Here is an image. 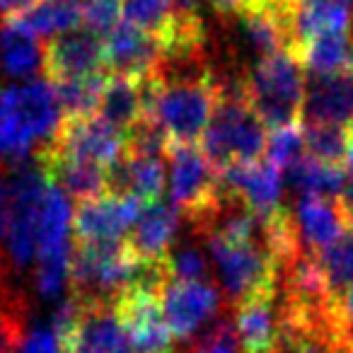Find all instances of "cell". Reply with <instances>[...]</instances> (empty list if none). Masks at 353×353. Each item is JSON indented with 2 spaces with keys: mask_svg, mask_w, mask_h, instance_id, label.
<instances>
[{
  "mask_svg": "<svg viewBox=\"0 0 353 353\" xmlns=\"http://www.w3.org/2000/svg\"><path fill=\"white\" fill-rule=\"evenodd\" d=\"M30 329V298L8 279L0 285V353H20V343Z\"/></svg>",
  "mask_w": 353,
  "mask_h": 353,
  "instance_id": "484cf974",
  "label": "cell"
},
{
  "mask_svg": "<svg viewBox=\"0 0 353 353\" xmlns=\"http://www.w3.org/2000/svg\"><path fill=\"white\" fill-rule=\"evenodd\" d=\"M107 78L109 73L102 68L88 75H78V78H61L49 80V83L54 88L63 117H92L97 114Z\"/></svg>",
  "mask_w": 353,
  "mask_h": 353,
  "instance_id": "d4e9b609",
  "label": "cell"
},
{
  "mask_svg": "<svg viewBox=\"0 0 353 353\" xmlns=\"http://www.w3.org/2000/svg\"><path fill=\"white\" fill-rule=\"evenodd\" d=\"M20 20L41 39H51L56 34H63L83 25L80 3L75 0H39L27 12H22Z\"/></svg>",
  "mask_w": 353,
  "mask_h": 353,
  "instance_id": "4316f807",
  "label": "cell"
},
{
  "mask_svg": "<svg viewBox=\"0 0 353 353\" xmlns=\"http://www.w3.org/2000/svg\"><path fill=\"white\" fill-rule=\"evenodd\" d=\"M174 20V0H123V22L162 37Z\"/></svg>",
  "mask_w": 353,
  "mask_h": 353,
  "instance_id": "1f68e13d",
  "label": "cell"
},
{
  "mask_svg": "<svg viewBox=\"0 0 353 353\" xmlns=\"http://www.w3.org/2000/svg\"><path fill=\"white\" fill-rule=\"evenodd\" d=\"M232 310L225 303L216 281H174L162 290V312L172 336L192 341L223 312Z\"/></svg>",
  "mask_w": 353,
  "mask_h": 353,
  "instance_id": "52a82bcc",
  "label": "cell"
},
{
  "mask_svg": "<svg viewBox=\"0 0 353 353\" xmlns=\"http://www.w3.org/2000/svg\"><path fill=\"white\" fill-rule=\"evenodd\" d=\"M346 235L351 237V242H353V216L348 218V223H346Z\"/></svg>",
  "mask_w": 353,
  "mask_h": 353,
  "instance_id": "b9f144b4",
  "label": "cell"
},
{
  "mask_svg": "<svg viewBox=\"0 0 353 353\" xmlns=\"http://www.w3.org/2000/svg\"><path fill=\"white\" fill-rule=\"evenodd\" d=\"M353 119V68L332 75H305L300 121L348 123Z\"/></svg>",
  "mask_w": 353,
  "mask_h": 353,
  "instance_id": "2e32d148",
  "label": "cell"
},
{
  "mask_svg": "<svg viewBox=\"0 0 353 353\" xmlns=\"http://www.w3.org/2000/svg\"><path fill=\"white\" fill-rule=\"evenodd\" d=\"M114 310L126 327L133 353H174V336L167 327L160 293L126 285L114 298Z\"/></svg>",
  "mask_w": 353,
  "mask_h": 353,
  "instance_id": "ba28073f",
  "label": "cell"
},
{
  "mask_svg": "<svg viewBox=\"0 0 353 353\" xmlns=\"http://www.w3.org/2000/svg\"><path fill=\"white\" fill-rule=\"evenodd\" d=\"M44 65V41L20 17L0 22V68L10 78L32 80Z\"/></svg>",
  "mask_w": 353,
  "mask_h": 353,
  "instance_id": "44dd1931",
  "label": "cell"
},
{
  "mask_svg": "<svg viewBox=\"0 0 353 353\" xmlns=\"http://www.w3.org/2000/svg\"><path fill=\"white\" fill-rule=\"evenodd\" d=\"M303 155H305V143H303V126L300 123L271 128L269 136H266V152H264L266 160L274 162L279 170H288Z\"/></svg>",
  "mask_w": 353,
  "mask_h": 353,
  "instance_id": "d6a6232c",
  "label": "cell"
},
{
  "mask_svg": "<svg viewBox=\"0 0 353 353\" xmlns=\"http://www.w3.org/2000/svg\"><path fill=\"white\" fill-rule=\"evenodd\" d=\"M68 261H70V245L34 252L32 283H34V290L39 298L54 300L63 293L65 283H68Z\"/></svg>",
  "mask_w": 353,
  "mask_h": 353,
  "instance_id": "f546056e",
  "label": "cell"
},
{
  "mask_svg": "<svg viewBox=\"0 0 353 353\" xmlns=\"http://www.w3.org/2000/svg\"><path fill=\"white\" fill-rule=\"evenodd\" d=\"M247 75V73H245ZM245 75H225L218 80V102L206 131L201 152L218 172L240 162L261 160L266 152V126L247 99Z\"/></svg>",
  "mask_w": 353,
  "mask_h": 353,
  "instance_id": "7a4b0ae2",
  "label": "cell"
},
{
  "mask_svg": "<svg viewBox=\"0 0 353 353\" xmlns=\"http://www.w3.org/2000/svg\"><path fill=\"white\" fill-rule=\"evenodd\" d=\"M245 88L247 99L269 131L288 123H300L305 99V70L290 51H276L254 61V65L247 68Z\"/></svg>",
  "mask_w": 353,
  "mask_h": 353,
  "instance_id": "3957f363",
  "label": "cell"
},
{
  "mask_svg": "<svg viewBox=\"0 0 353 353\" xmlns=\"http://www.w3.org/2000/svg\"><path fill=\"white\" fill-rule=\"evenodd\" d=\"M46 148H51L56 155L107 167L123 152V133L109 126L97 114H92V117H63L54 141Z\"/></svg>",
  "mask_w": 353,
  "mask_h": 353,
  "instance_id": "9c48e42d",
  "label": "cell"
},
{
  "mask_svg": "<svg viewBox=\"0 0 353 353\" xmlns=\"http://www.w3.org/2000/svg\"><path fill=\"white\" fill-rule=\"evenodd\" d=\"M300 63L314 75H332L353 68V37L348 32H324L300 49Z\"/></svg>",
  "mask_w": 353,
  "mask_h": 353,
  "instance_id": "603a6c76",
  "label": "cell"
},
{
  "mask_svg": "<svg viewBox=\"0 0 353 353\" xmlns=\"http://www.w3.org/2000/svg\"><path fill=\"white\" fill-rule=\"evenodd\" d=\"M20 353H59L51 327H30L20 343Z\"/></svg>",
  "mask_w": 353,
  "mask_h": 353,
  "instance_id": "8d00e7d4",
  "label": "cell"
},
{
  "mask_svg": "<svg viewBox=\"0 0 353 353\" xmlns=\"http://www.w3.org/2000/svg\"><path fill=\"white\" fill-rule=\"evenodd\" d=\"M162 61L160 39L128 22H119L104 37V70L131 78H145L155 73Z\"/></svg>",
  "mask_w": 353,
  "mask_h": 353,
  "instance_id": "5bb4252c",
  "label": "cell"
},
{
  "mask_svg": "<svg viewBox=\"0 0 353 353\" xmlns=\"http://www.w3.org/2000/svg\"><path fill=\"white\" fill-rule=\"evenodd\" d=\"M199 240H203L211 254L213 276L230 307L250 295L279 290V264L261 240L250 245H230L216 235H203Z\"/></svg>",
  "mask_w": 353,
  "mask_h": 353,
  "instance_id": "8992f818",
  "label": "cell"
},
{
  "mask_svg": "<svg viewBox=\"0 0 353 353\" xmlns=\"http://www.w3.org/2000/svg\"><path fill=\"white\" fill-rule=\"evenodd\" d=\"M107 172V194L112 196H131L143 206L160 201L165 192V165L157 155H128L121 152Z\"/></svg>",
  "mask_w": 353,
  "mask_h": 353,
  "instance_id": "9a60e30c",
  "label": "cell"
},
{
  "mask_svg": "<svg viewBox=\"0 0 353 353\" xmlns=\"http://www.w3.org/2000/svg\"><path fill=\"white\" fill-rule=\"evenodd\" d=\"M187 353H240L235 324H232V310L223 312L213 324H208L201 334L189 341Z\"/></svg>",
  "mask_w": 353,
  "mask_h": 353,
  "instance_id": "836d02e7",
  "label": "cell"
},
{
  "mask_svg": "<svg viewBox=\"0 0 353 353\" xmlns=\"http://www.w3.org/2000/svg\"><path fill=\"white\" fill-rule=\"evenodd\" d=\"M341 3H348V6H351V3H353V0H341Z\"/></svg>",
  "mask_w": 353,
  "mask_h": 353,
  "instance_id": "7bdbcfd3",
  "label": "cell"
},
{
  "mask_svg": "<svg viewBox=\"0 0 353 353\" xmlns=\"http://www.w3.org/2000/svg\"><path fill=\"white\" fill-rule=\"evenodd\" d=\"M39 141L20 104L17 85L0 88V170L12 172L30 162Z\"/></svg>",
  "mask_w": 353,
  "mask_h": 353,
  "instance_id": "d6986e66",
  "label": "cell"
},
{
  "mask_svg": "<svg viewBox=\"0 0 353 353\" xmlns=\"http://www.w3.org/2000/svg\"><path fill=\"white\" fill-rule=\"evenodd\" d=\"M59 353H73V351H59Z\"/></svg>",
  "mask_w": 353,
  "mask_h": 353,
  "instance_id": "f6af8a7d",
  "label": "cell"
},
{
  "mask_svg": "<svg viewBox=\"0 0 353 353\" xmlns=\"http://www.w3.org/2000/svg\"><path fill=\"white\" fill-rule=\"evenodd\" d=\"M279 290L256 293L232 307L240 353H276L279 341Z\"/></svg>",
  "mask_w": 353,
  "mask_h": 353,
  "instance_id": "e0dca14e",
  "label": "cell"
},
{
  "mask_svg": "<svg viewBox=\"0 0 353 353\" xmlns=\"http://www.w3.org/2000/svg\"><path fill=\"white\" fill-rule=\"evenodd\" d=\"M75 3H80V6H83V3H85V0H75Z\"/></svg>",
  "mask_w": 353,
  "mask_h": 353,
  "instance_id": "ee69618b",
  "label": "cell"
},
{
  "mask_svg": "<svg viewBox=\"0 0 353 353\" xmlns=\"http://www.w3.org/2000/svg\"><path fill=\"white\" fill-rule=\"evenodd\" d=\"M170 162V196L179 208L182 221L192 225L194 235H201L223 201L221 172L206 160L199 145L170 143L165 150Z\"/></svg>",
  "mask_w": 353,
  "mask_h": 353,
  "instance_id": "277c9868",
  "label": "cell"
},
{
  "mask_svg": "<svg viewBox=\"0 0 353 353\" xmlns=\"http://www.w3.org/2000/svg\"><path fill=\"white\" fill-rule=\"evenodd\" d=\"M285 172H288L290 187L298 194H310V196L339 199L343 184H346V167L319 162L310 157L307 152Z\"/></svg>",
  "mask_w": 353,
  "mask_h": 353,
  "instance_id": "cb8c5ba5",
  "label": "cell"
},
{
  "mask_svg": "<svg viewBox=\"0 0 353 353\" xmlns=\"http://www.w3.org/2000/svg\"><path fill=\"white\" fill-rule=\"evenodd\" d=\"M182 228V213L174 203L155 201L145 206L128 230V247L136 252L138 259H162L170 254L172 242Z\"/></svg>",
  "mask_w": 353,
  "mask_h": 353,
  "instance_id": "ffe728a7",
  "label": "cell"
},
{
  "mask_svg": "<svg viewBox=\"0 0 353 353\" xmlns=\"http://www.w3.org/2000/svg\"><path fill=\"white\" fill-rule=\"evenodd\" d=\"M324 271L327 279L329 293L339 295L341 290H346L348 285H353V242L348 235L339 237L336 242H332L329 247H324L319 254H314Z\"/></svg>",
  "mask_w": 353,
  "mask_h": 353,
  "instance_id": "4dcf8cb0",
  "label": "cell"
},
{
  "mask_svg": "<svg viewBox=\"0 0 353 353\" xmlns=\"http://www.w3.org/2000/svg\"><path fill=\"white\" fill-rule=\"evenodd\" d=\"M39 0H0V17H20L32 6H37Z\"/></svg>",
  "mask_w": 353,
  "mask_h": 353,
  "instance_id": "60d3db41",
  "label": "cell"
},
{
  "mask_svg": "<svg viewBox=\"0 0 353 353\" xmlns=\"http://www.w3.org/2000/svg\"><path fill=\"white\" fill-rule=\"evenodd\" d=\"M83 27L97 37H107L123 17V0H85L80 6Z\"/></svg>",
  "mask_w": 353,
  "mask_h": 353,
  "instance_id": "d590c367",
  "label": "cell"
},
{
  "mask_svg": "<svg viewBox=\"0 0 353 353\" xmlns=\"http://www.w3.org/2000/svg\"><path fill=\"white\" fill-rule=\"evenodd\" d=\"M245 3L247 0H206V6H211V10L216 12L218 20H232Z\"/></svg>",
  "mask_w": 353,
  "mask_h": 353,
  "instance_id": "ab89813d",
  "label": "cell"
},
{
  "mask_svg": "<svg viewBox=\"0 0 353 353\" xmlns=\"http://www.w3.org/2000/svg\"><path fill=\"white\" fill-rule=\"evenodd\" d=\"M70 216H73V211H70L68 196L56 184L49 182L39 218H37V250L70 245Z\"/></svg>",
  "mask_w": 353,
  "mask_h": 353,
  "instance_id": "83f0119b",
  "label": "cell"
},
{
  "mask_svg": "<svg viewBox=\"0 0 353 353\" xmlns=\"http://www.w3.org/2000/svg\"><path fill=\"white\" fill-rule=\"evenodd\" d=\"M97 117L117 131L126 133L141 117V78L117 73L109 75L99 99Z\"/></svg>",
  "mask_w": 353,
  "mask_h": 353,
  "instance_id": "7402d4cb",
  "label": "cell"
},
{
  "mask_svg": "<svg viewBox=\"0 0 353 353\" xmlns=\"http://www.w3.org/2000/svg\"><path fill=\"white\" fill-rule=\"evenodd\" d=\"M59 351L133 353L126 327L121 324L117 310H114V300L80 298V317L73 334V341H70L68 348H59Z\"/></svg>",
  "mask_w": 353,
  "mask_h": 353,
  "instance_id": "7c38bea8",
  "label": "cell"
},
{
  "mask_svg": "<svg viewBox=\"0 0 353 353\" xmlns=\"http://www.w3.org/2000/svg\"><path fill=\"white\" fill-rule=\"evenodd\" d=\"M303 126L305 152L319 162L329 165H346L348 133L343 123L332 121H300Z\"/></svg>",
  "mask_w": 353,
  "mask_h": 353,
  "instance_id": "f1b7e54d",
  "label": "cell"
},
{
  "mask_svg": "<svg viewBox=\"0 0 353 353\" xmlns=\"http://www.w3.org/2000/svg\"><path fill=\"white\" fill-rule=\"evenodd\" d=\"M170 271L174 281H216L199 245H179L174 254L170 252Z\"/></svg>",
  "mask_w": 353,
  "mask_h": 353,
  "instance_id": "e575fe53",
  "label": "cell"
},
{
  "mask_svg": "<svg viewBox=\"0 0 353 353\" xmlns=\"http://www.w3.org/2000/svg\"><path fill=\"white\" fill-rule=\"evenodd\" d=\"M218 102L216 70L162 80L157 73L141 78V114L162 123L170 143L199 145Z\"/></svg>",
  "mask_w": 353,
  "mask_h": 353,
  "instance_id": "6da1fadb",
  "label": "cell"
},
{
  "mask_svg": "<svg viewBox=\"0 0 353 353\" xmlns=\"http://www.w3.org/2000/svg\"><path fill=\"white\" fill-rule=\"evenodd\" d=\"M136 252L126 240L114 242H70L68 293L80 298L114 300L128 283L138 266Z\"/></svg>",
  "mask_w": 353,
  "mask_h": 353,
  "instance_id": "5b68a950",
  "label": "cell"
},
{
  "mask_svg": "<svg viewBox=\"0 0 353 353\" xmlns=\"http://www.w3.org/2000/svg\"><path fill=\"white\" fill-rule=\"evenodd\" d=\"M283 170L269 162L266 157L254 162L230 165L221 172V187L225 192L242 199L247 208L256 216V221L274 216L283 208Z\"/></svg>",
  "mask_w": 353,
  "mask_h": 353,
  "instance_id": "8fae6325",
  "label": "cell"
},
{
  "mask_svg": "<svg viewBox=\"0 0 353 353\" xmlns=\"http://www.w3.org/2000/svg\"><path fill=\"white\" fill-rule=\"evenodd\" d=\"M12 221V189H10V174L0 172V250H6V237L10 230Z\"/></svg>",
  "mask_w": 353,
  "mask_h": 353,
  "instance_id": "74e56055",
  "label": "cell"
},
{
  "mask_svg": "<svg viewBox=\"0 0 353 353\" xmlns=\"http://www.w3.org/2000/svg\"><path fill=\"white\" fill-rule=\"evenodd\" d=\"M293 221L298 228L300 245L310 254H319L324 247L346 235L348 223L339 206V199L310 196V194H298Z\"/></svg>",
  "mask_w": 353,
  "mask_h": 353,
  "instance_id": "ac0fdd59",
  "label": "cell"
},
{
  "mask_svg": "<svg viewBox=\"0 0 353 353\" xmlns=\"http://www.w3.org/2000/svg\"><path fill=\"white\" fill-rule=\"evenodd\" d=\"M143 203L131 196L104 194L75 206L70 216V232L75 242H114L121 240L143 211Z\"/></svg>",
  "mask_w": 353,
  "mask_h": 353,
  "instance_id": "30bf717a",
  "label": "cell"
},
{
  "mask_svg": "<svg viewBox=\"0 0 353 353\" xmlns=\"http://www.w3.org/2000/svg\"><path fill=\"white\" fill-rule=\"evenodd\" d=\"M334 314H336L341 332L353 341V285H348L346 290L334 295Z\"/></svg>",
  "mask_w": 353,
  "mask_h": 353,
  "instance_id": "f35d334b",
  "label": "cell"
},
{
  "mask_svg": "<svg viewBox=\"0 0 353 353\" xmlns=\"http://www.w3.org/2000/svg\"><path fill=\"white\" fill-rule=\"evenodd\" d=\"M104 68V39L92 34L90 30L63 32V34L51 37L44 44V70L46 80L61 78H78L94 70Z\"/></svg>",
  "mask_w": 353,
  "mask_h": 353,
  "instance_id": "4fadbf2b",
  "label": "cell"
}]
</instances>
